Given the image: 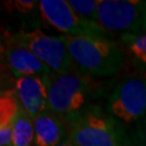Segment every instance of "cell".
<instances>
[{
    "mask_svg": "<svg viewBox=\"0 0 146 146\" xmlns=\"http://www.w3.org/2000/svg\"><path fill=\"white\" fill-rule=\"evenodd\" d=\"M74 69L90 79L107 78L123 68L127 54L116 41L93 36H65Z\"/></svg>",
    "mask_w": 146,
    "mask_h": 146,
    "instance_id": "obj_1",
    "label": "cell"
},
{
    "mask_svg": "<svg viewBox=\"0 0 146 146\" xmlns=\"http://www.w3.org/2000/svg\"><path fill=\"white\" fill-rule=\"evenodd\" d=\"M106 113L129 146L139 127L146 119V74L129 75L110 92Z\"/></svg>",
    "mask_w": 146,
    "mask_h": 146,
    "instance_id": "obj_2",
    "label": "cell"
},
{
    "mask_svg": "<svg viewBox=\"0 0 146 146\" xmlns=\"http://www.w3.org/2000/svg\"><path fill=\"white\" fill-rule=\"evenodd\" d=\"M48 87L49 110L67 123L91 107L94 88L92 79L75 69L65 74H51L44 77Z\"/></svg>",
    "mask_w": 146,
    "mask_h": 146,
    "instance_id": "obj_3",
    "label": "cell"
},
{
    "mask_svg": "<svg viewBox=\"0 0 146 146\" xmlns=\"http://www.w3.org/2000/svg\"><path fill=\"white\" fill-rule=\"evenodd\" d=\"M98 24L127 42L146 33L145 0H100Z\"/></svg>",
    "mask_w": 146,
    "mask_h": 146,
    "instance_id": "obj_4",
    "label": "cell"
},
{
    "mask_svg": "<svg viewBox=\"0 0 146 146\" xmlns=\"http://www.w3.org/2000/svg\"><path fill=\"white\" fill-rule=\"evenodd\" d=\"M65 125L76 146H125L113 119L93 105Z\"/></svg>",
    "mask_w": 146,
    "mask_h": 146,
    "instance_id": "obj_5",
    "label": "cell"
},
{
    "mask_svg": "<svg viewBox=\"0 0 146 146\" xmlns=\"http://www.w3.org/2000/svg\"><path fill=\"white\" fill-rule=\"evenodd\" d=\"M11 38L26 47L54 74H65L74 69L63 36H50L35 29L21 31Z\"/></svg>",
    "mask_w": 146,
    "mask_h": 146,
    "instance_id": "obj_6",
    "label": "cell"
},
{
    "mask_svg": "<svg viewBox=\"0 0 146 146\" xmlns=\"http://www.w3.org/2000/svg\"><path fill=\"white\" fill-rule=\"evenodd\" d=\"M39 12L49 26L65 36H93L111 39L113 35L96 23L80 19L65 0H40Z\"/></svg>",
    "mask_w": 146,
    "mask_h": 146,
    "instance_id": "obj_7",
    "label": "cell"
},
{
    "mask_svg": "<svg viewBox=\"0 0 146 146\" xmlns=\"http://www.w3.org/2000/svg\"><path fill=\"white\" fill-rule=\"evenodd\" d=\"M5 58L11 74L15 79L23 77H47L54 74L34 53L11 37L7 39Z\"/></svg>",
    "mask_w": 146,
    "mask_h": 146,
    "instance_id": "obj_8",
    "label": "cell"
},
{
    "mask_svg": "<svg viewBox=\"0 0 146 146\" xmlns=\"http://www.w3.org/2000/svg\"><path fill=\"white\" fill-rule=\"evenodd\" d=\"M20 106L31 118L49 110L48 87L44 77H23L14 81Z\"/></svg>",
    "mask_w": 146,
    "mask_h": 146,
    "instance_id": "obj_9",
    "label": "cell"
},
{
    "mask_svg": "<svg viewBox=\"0 0 146 146\" xmlns=\"http://www.w3.org/2000/svg\"><path fill=\"white\" fill-rule=\"evenodd\" d=\"M34 146H58L68 139L65 122L48 110L34 118Z\"/></svg>",
    "mask_w": 146,
    "mask_h": 146,
    "instance_id": "obj_10",
    "label": "cell"
},
{
    "mask_svg": "<svg viewBox=\"0 0 146 146\" xmlns=\"http://www.w3.org/2000/svg\"><path fill=\"white\" fill-rule=\"evenodd\" d=\"M20 108L15 90H3L0 95V146H11L12 131Z\"/></svg>",
    "mask_w": 146,
    "mask_h": 146,
    "instance_id": "obj_11",
    "label": "cell"
},
{
    "mask_svg": "<svg viewBox=\"0 0 146 146\" xmlns=\"http://www.w3.org/2000/svg\"><path fill=\"white\" fill-rule=\"evenodd\" d=\"M34 118H31L21 107L12 131L11 146H34Z\"/></svg>",
    "mask_w": 146,
    "mask_h": 146,
    "instance_id": "obj_12",
    "label": "cell"
},
{
    "mask_svg": "<svg viewBox=\"0 0 146 146\" xmlns=\"http://www.w3.org/2000/svg\"><path fill=\"white\" fill-rule=\"evenodd\" d=\"M125 43L127 55L132 65L141 73L146 74V33Z\"/></svg>",
    "mask_w": 146,
    "mask_h": 146,
    "instance_id": "obj_13",
    "label": "cell"
},
{
    "mask_svg": "<svg viewBox=\"0 0 146 146\" xmlns=\"http://www.w3.org/2000/svg\"><path fill=\"white\" fill-rule=\"evenodd\" d=\"M67 2L80 19L98 24L99 0H67Z\"/></svg>",
    "mask_w": 146,
    "mask_h": 146,
    "instance_id": "obj_14",
    "label": "cell"
},
{
    "mask_svg": "<svg viewBox=\"0 0 146 146\" xmlns=\"http://www.w3.org/2000/svg\"><path fill=\"white\" fill-rule=\"evenodd\" d=\"M7 7H10L13 11L21 14H33L36 8H39V1L33 0H15V1H8L5 2Z\"/></svg>",
    "mask_w": 146,
    "mask_h": 146,
    "instance_id": "obj_15",
    "label": "cell"
},
{
    "mask_svg": "<svg viewBox=\"0 0 146 146\" xmlns=\"http://www.w3.org/2000/svg\"><path fill=\"white\" fill-rule=\"evenodd\" d=\"M129 146H146V119L139 127Z\"/></svg>",
    "mask_w": 146,
    "mask_h": 146,
    "instance_id": "obj_16",
    "label": "cell"
},
{
    "mask_svg": "<svg viewBox=\"0 0 146 146\" xmlns=\"http://www.w3.org/2000/svg\"><path fill=\"white\" fill-rule=\"evenodd\" d=\"M58 146H76V145H75V144H74L73 142L70 141L69 139H67V140H65L62 144H60Z\"/></svg>",
    "mask_w": 146,
    "mask_h": 146,
    "instance_id": "obj_17",
    "label": "cell"
}]
</instances>
